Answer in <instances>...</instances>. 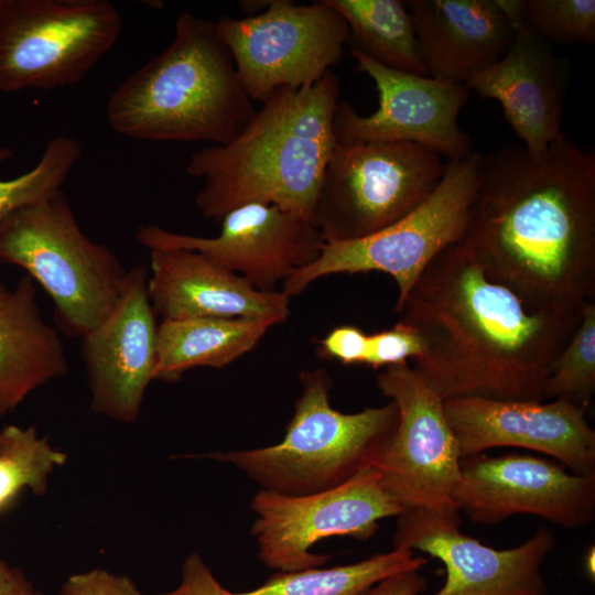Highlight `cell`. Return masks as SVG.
<instances>
[{"mask_svg": "<svg viewBox=\"0 0 595 595\" xmlns=\"http://www.w3.org/2000/svg\"><path fill=\"white\" fill-rule=\"evenodd\" d=\"M491 280L533 311L595 296V155L563 133L544 150L482 155L463 239Z\"/></svg>", "mask_w": 595, "mask_h": 595, "instance_id": "6da1fadb", "label": "cell"}, {"mask_svg": "<svg viewBox=\"0 0 595 595\" xmlns=\"http://www.w3.org/2000/svg\"><path fill=\"white\" fill-rule=\"evenodd\" d=\"M581 311L529 309L459 241L432 260L397 313L423 343L415 370L443 400L544 401V382Z\"/></svg>", "mask_w": 595, "mask_h": 595, "instance_id": "7a4b0ae2", "label": "cell"}, {"mask_svg": "<svg viewBox=\"0 0 595 595\" xmlns=\"http://www.w3.org/2000/svg\"><path fill=\"white\" fill-rule=\"evenodd\" d=\"M338 96L333 69L309 86L279 88L235 139L194 152L186 172L204 181L194 201L201 215L220 221L241 205L264 203L313 223L336 143Z\"/></svg>", "mask_w": 595, "mask_h": 595, "instance_id": "3957f363", "label": "cell"}, {"mask_svg": "<svg viewBox=\"0 0 595 595\" xmlns=\"http://www.w3.org/2000/svg\"><path fill=\"white\" fill-rule=\"evenodd\" d=\"M256 109L214 21L181 13L171 44L111 94L107 120L117 133L148 141L223 145Z\"/></svg>", "mask_w": 595, "mask_h": 595, "instance_id": "277c9868", "label": "cell"}, {"mask_svg": "<svg viewBox=\"0 0 595 595\" xmlns=\"http://www.w3.org/2000/svg\"><path fill=\"white\" fill-rule=\"evenodd\" d=\"M300 380L302 392L281 442L208 457L234 465L261 489L283 495L326 490L375 467L397 429L396 404L343 413L329 404L332 381L324 369L304 370Z\"/></svg>", "mask_w": 595, "mask_h": 595, "instance_id": "5b68a950", "label": "cell"}, {"mask_svg": "<svg viewBox=\"0 0 595 595\" xmlns=\"http://www.w3.org/2000/svg\"><path fill=\"white\" fill-rule=\"evenodd\" d=\"M0 264H14L51 296L54 322L71 337L100 324L128 274L117 256L79 227L62 188L0 221Z\"/></svg>", "mask_w": 595, "mask_h": 595, "instance_id": "8992f818", "label": "cell"}, {"mask_svg": "<svg viewBox=\"0 0 595 595\" xmlns=\"http://www.w3.org/2000/svg\"><path fill=\"white\" fill-rule=\"evenodd\" d=\"M482 154L448 161L434 191L413 210L363 238L324 242L320 256L282 284L292 298L336 273L383 272L398 288L396 311L432 260L465 234L480 182Z\"/></svg>", "mask_w": 595, "mask_h": 595, "instance_id": "52a82bcc", "label": "cell"}, {"mask_svg": "<svg viewBox=\"0 0 595 595\" xmlns=\"http://www.w3.org/2000/svg\"><path fill=\"white\" fill-rule=\"evenodd\" d=\"M445 164L410 142H336L313 224L324 242L369 236L402 218L436 187Z\"/></svg>", "mask_w": 595, "mask_h": 595, "instance_id": "ba28073f", "label": "cell"}, {"mask_svg": "<svg viewBox=\"0 0 595 595\" xmlns=\"http://www.w3.org/2000/svg\"><path fill=\"white\" fill-rule=\"evenodd\" d=\"M121 30L107 0H0V90L76 85Z\"/></svg>", "mask_w": 595, "mask_h": 595, "instance_id": "9c48e42d", "label": "cell"}, {"mask_svg": "<svg viewBox=\"0 0 595 595\" xmlns=\"http://www.w3.org/2000/svg\"><path fill=\"white\" fill-rule=\"evenodd\" d=\"M215 24L242 88L261 102L279 88L317 82L342 62L349 39L347 23L326 0H271L256 14L223 15Z\"/></svg>", "mask_w": 595, "mask_h": 595, "instance_id": "30bf717a", "label": "cell"}, {"mask_svg": "<svg viewBox=\"0 0 595 595\" xmlns=\"http://www.w3.org/2000/svg\"><path fill=\"white\" fill-rule=\"evenodd\" d=\"M377 387L399 413L394 434L375 465L383 487L405 510L422 509L461 523L455 501L461 455L444 400L409 363L385 367Z\"/></svg>", "mask_w": 595, "mask_h": 595, "instance_id": "8fae6325", "label": "cell"}, {"mask_svg": "<svg viewBox=\"0 0 595 595\" xmlns=\"http://www.w3.org/2000/svg\"><path fill=\"white\" fill-rule=\"evenodd\" d=\"M251 534L260 561L279 572L320 567L329 556L310 549L331 537L371 538L379 521L399 517L404 507L383 487L380 473L368 467L343 484L307 495L260 489L251 501Z\"/></svg>", "mask_w": 595, "mask_h": 595, "instance_id": "7c38bea8", "label": "cell"}, {"mask_svg": "<svg viewBox=\"0 0 595 595\" xmlns=\"http://www.w3.org/2000/svg\"><path fill=\"white\" fill-rule=\"evenodd\" d=\"M350 53L358 68L372 79L378 107L364 116L339 101L334 116L335 142H410L448 161L475 152L458 126V113L470 91L466 84L394 71L356 50Z\"/></svg>", "mask_w": 595, "mask_h": 595, "instance_id": "4fadbf2b", "label": "cell"}, {"mask_svg": "<svg viewBox=\"0 0 595 595\" xmlns=\"http://www.w3.org/2000/svg\"><path fill=\"white\" fill-rule=\"evenodd\" d=\"M216 237H198L141 226L138 241L153 249L197 251L240 275L255 289L278 291L275 286L320 256L324 239L309 220L264 203H248L221 218Z\"/></svg>", "mask_w": 595, "mask_h": 595, "instance_id": "5bb4252c", "label": "cell"}, {"mask_svg": "<svg viewBox=\"0 0 595 595\" xmlns=\"http://www.w3.org/2000/svg\"><path fill=\"white\" fill-rule=\"evenodd\" d=\"M455 493L459 512L473 522L497 524L532 515L567 529L595 519V475H576L549 459L522 454L461 459Z\"/></svg>", "mask_w": 595, "mask_h": 595, "instance_id": "9a60e30c", "label": "cell"}, {"mask_svg": "<svg viewBox=\"0 0 595 595\" xmlns=\"http://www.w3.org/2000/svg\"><path fill=\"white\" fill-rule=\"evenodd\" d=\"M444 410L461 459L495 447H520L554 457L576 475H595V431L586 409L569 399L543 401L459 397Z\"/></svg>", "mask_w": 595, "mask_h": 595, "instance_id": "2e32d148", "label": "cell"}, {"mask_svg": "<svg viewBox=\"0 0 595 595\" xmlns=\"http://www.w3.org/2000/svg\"><path fill=\"white\" fill-rule=\"evenodd\" d=\"M397 518L393 548L430 554L445 566V583L433 595H548L541 569L555 539L545 527L518 547L496 550L426 510L408 509Z\"/></svg>", "mask_w": 595, "mask_h": 595, "instance_id": "e0dca14e", "label": "cell"}, {"mask_svg": "<svg viewBox=\"0 0 595 595\" xmlns=\"http://www.w3.org/2000/svg\"><path fill=\"white\" fill-rule=\"evenodd\" d=\"M149 272L128 270L110 314L82 336L94 412L130 423L138 418L156 363V314L148 292Z\"/></svg>", "mask_w": 595, "mask_h": 595, "instance_id": "ac0fdd59", "label": "cell"}, {"mask_svg": "<svg viewBox=\"0 0 595 595\" xmlns=\"http://www.w3.org/2000/svg\"><path fill=\"white\" fill-rule=\"evenodd\" d=\"M466 85L501 106L509 126L530 152L544 150L564 133L569 64L522 23L515 29L505 55Z\"/></svg>", "mask_w": 595, "mask_h": 595, "instance_id": "d6986e66", "label": "cell"}, {"mask_svg": "<svg viewBox=\"0 0 595 595\" xmlns=\"http://www.w3.org/2000/svg\"><path fill=\"white\" fill-rule=\"evenodd\" d=\"M151 251L148 292L162 321L194 317L266 320L290 315L282 291H260L204 255L186 249Z\"/></svg>", "mask_w": 595, "mask_h": 595, "instance_id": "ffe728a7", "label": "cell"}, {"mask_svg": "<svg viewBox=\"0 0 595 595\" xmlns=\"http://www.w3.org/2000/svg\"><path fill=\"white\" fill-rule=\"evenodd\" d=\"M428 75L466 84L499 61L515 29L497 0H407Z\"/></svg>", "mask_w": 595, "mask_h": 595, "instance_id": "44dd1931", "label": "cell"}, {"mask_svg": "<svg viewBox=\"0 0 595 595\" xmlns=\"http://www.w3.org/2000/svg\"><path fill=\"white\" fill-rule=\"evenodd\" d=\"M67 372L58 332L40 313L34 280L24 274L13 290L0 280V418Z\"/></svg>", "mask_w": 595, "mask_h": 595, "instance_id": "7402d4cb", "label": "cell"}, {"mask_svg": "<svg viewBox=\"0 0 595 595\" xmlns=\"http://www.w3.org/2000/svg\"><path fill=\"white\" fill-rule=\"evenodd\" d=\"M273 325L249 318L162 321L158 325L153 379L176 381L195 367L223 368L252 350Z\"/></svg>", "mask_w": 595, "mask_h": 595, "instance_id": "603a6c76", "label": "cell"}, {"mask_svg": "<svg viewBox=\"0 0 595 595\" xmlns=\"http://www.w3.org/2000/svg\"><path fill=\"white\" fill-rule=\"evenodd\" d=\"M345 20L356 50L388 68L428 75L413 20L400 0H326Z\"/></svg>", "mask_w": 595, "mask_h": 595, "instance_id": "cb8c5ba5", "label": "cell"}, {"mask_svg": "<svg viewBox=\"0 0 595 595\" xmlns=\"http://www.w3.org/2000/svg\"><path fill=\"white\" fill-rule=\"evenodd\" d=\"M426 562L412 550L393 548L353 564L278 572L255 589L229 595H364L379 582L402 572L419 571Z\"/></svg>", "mask_w": 595, "mask_h": 595, "instance_id": "d4e9b609", "label": "cell"}, {"mask_svg": "<svg viewBox=\"0 0 595 595\" xmlns=\"http://www.w3.org/2000/svg\"><path fill=\"white\" fill-rule=\"evenodd\" d=\"M66 455L55 450L33 426L7 425L0 430V510L25 487L45 493L47 477Z\"/></svg>", "mask_w": 595, "mask_h": 595, "instance_id": "484cf974", "label": "cell"}, {"mask_svg": "<svg viewBox=\"0 0 595 595\" xmlns=\"http://www.w3.org/2000/svg\"><path fill=\"white\" fill-rule=\"evenodd\" d=\"M82 154V147L74 138L56 136L33 169L11 180L0 178V221L20 207L62 188ZM12 155V150L0 147V162Z\"/></svg>", "mask_w": 595, "mask_h": 595, "instance_id": "4316f807", "label": "cell"}, {"mask_svg": "<svg viewBox=\"0 0 595 595\" xmlns=\"http://www.w3.org/2000/svg\"><path fill=\"white\" fill-rule=\"evenodd\" d=\"M595 390V303L582 306L580 322L553 361L543 400L569 399L587 408Z\"/></svg>", "mask_w": 595, "mask_h": 595, "instance_id": "83f0119b", "label": "cell"}, {"mask_svg": "<svg viewBox=\"0 0 595 595\" xmlns=\"http://www.w3.org/2000/svg\"><path fill=\"white\" fill-rule=\"evenodd\" d=\"M522 24L549 44L595 42L594 0H522Z\"/></svg>", "mask_w": 595, "mask_h": 595, "instance_id": "f1b7e54d", "label": "cell"}, {"mask_svg": "<svg viewBox=\"0 0 595 595\" xmlns=\"http://www.w3.org/2000/svg\"><path fill=\"white\" fill-rule=\"evenodd\" d=\"M423 343L411 326L398 322L391 328L369 335V349L365 365L374 369L408 363L421 356Z\"/></svg>", "mask_w": 595, "mask_h": 595, "instance_id": "f546056e", "label": "cell"}, {"mask_svg": "<svg viewBox=\"0 0 595 595\" xmlns=\"http://www.w3.org/2000/svg\"><path fill=\"white\" fill-rule=\"evenodd\" d=\"M321 355L344 365L366 363L369 349V335L354 325L333 328L318 342Z\"/></svg>", "mask_w": 595, "mask_h": 595, "instance_id": "4dcf8cb0", "label": "cell"}, {"mask_svg": "<svg viewBox=\"0 0 595 595\" xmlns=\"http://www.w3.org/2000/svg\"><path fill=\"white\" fill-rule=\"evenodd\" d=\"M61 595H141L132 581L104 570H93L69 576Z\"/></svg>", "mask_w": 595, "mask_h": 595, "instance_id": "1f68e13d", "label": "cell"}, {"mask_svg": "<svg viewBox=\"0 0 595 595\" xmlns=\"http://www.w3.org/2000/svg\"><path fill=\"white\" fill-rule=\"evenodd\" d=\"M160 595H229V591L221 586L202 558L192 553L183 563L178 586Z\"/></svg>", "mask_w": 595, "mask_h": 595, "instance_id": "d6a6232c", "label": "cell"}, {"mask_svg": "<svg viewBox=\"0 0 595 595\" xmlns=\"http://www.w3.org/2000/svg\"><path fill=\"white\" fill-rule=\"evenodd\" d=\"M425 580L418 571H407L390 576L364 595H419L425 588Z\"/></svg>", "mask_w": 595, "mask_h": 595, "instance_id": "836d02e7", "label": "cell"}, {"mask_svg": "<svg viewBox=\"0 0 595 595\" xmlns=\"http://www.w3.org/2000/svg\"><path fill=\"white\" fill-rule=\"evenodd\" d=\"M0 595H43L36 591L24 575L13 570L12 575L0 585Z\"/></svg>", "mask_w": 595, "mask_h": 595, "instance_id": "e575fe53", "label": "cell"}, {"mask_svg": "<svg viewBox=\"0 0 595 595\" xmlns=\"http://www.w3.org/2000/svg\"><path fill=\"white\" fill-rule=\"evenodd\" d=\"M12 573L13 569L8 567L6 563L0 560V585L3 584Z\"/></svg>", "mask_w": 595, "mask_h": 595, "instance_id": "d590c367", "label": "cell"}, {"mask_svg": "<svg viewBox=\"0 0 595 595\" xmlns=\"http://www.w3.org/2000/svg\"><path fill=\"white\" fill-rule=\"evenodd\" d=\"M586 571L589 575L594 576V548L589 549L585 560Z\"/></svg>", "mask_w": 595, "mask_h": 595, "instance_id": "8d00e7d4", "label": "cell"}]
</instances>
